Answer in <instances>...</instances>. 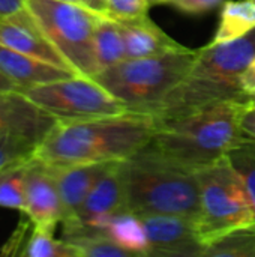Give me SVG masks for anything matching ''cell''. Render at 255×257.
Listing matches in <instances>:
<instances>
[{"mask_svg": "<svg viewBox=\"0 0 255 257\" xmlns=\"http://www.w3.org/2000/svg\"><path fill=\"white\" fill-rule=\"evenodd\" d=\"M158 119L147 111L57 120L35 148L33 157L53 167L92 163H120L147 146Z\"/></svg>", "mask_w": 255, "mask_h": 257, "instance_id": "cell-1", "label": "cell"}, {"mask_svg": "<svg viewBox=\"0 0 255 257\" xmlns=\"http://www.w3.org/2000/svg\"><path fill=\"white\" fill-rule=\"evenodd\" d=\"M254 56L255 30L231 42L198 48L186 75L152 110V114L156 119H168L216 102L246 101L240 77Z\"/></svg>", "mask_w": 255, "mask_h": 257, "instance_id": "cell-2", "label": "cell"}, {"mask_svg": "<svg viewBox=\"0 0 255 257\" xmlns=\"http://www.w3.org/2000/svg\"><path fill=\"white\" fill-rule=\"evenodd\" d=\"M117 173L128 212L182 215L195 221L200 211L197 172L168 160L149 143L117 163Z\"/></svg>", "mask_w": 255, "mask_h": 257, "instance_id": "cell-3", "label": "cell"}, {"mask_svg": "<svg viewBox=\"0 0 255 257\" xmlns=\"http://www.w3.org/2000/svg\"><path fill=\"white\" fill-rule=\"evenodd\" d=\"M243 101L216 102L176 117L158 119L150 145L168 160L198 172L227 157L242 139L237 125Z\"/></svg>", "mask_w": 255, "mask_h": 257, "instance_id": "cell-4", "label": "cell"}, {"mask_svg": "<svg viewBox=\"0 0 255 257\" xmlns=\"http://www.w3.org/2000/svg\"><path fill=\"white\" fill-rule=\"evenodd\" d=\"M198 48L180 50L141 59H125L102 69L93 78L128 110H152L171 92L189 71Z\"/></svg>", "mask_w": 255, "mask_h": 257, "instance_id": "cell-5", "label": "cell"}, {"mask_svg": "<svg viewBox=\"0 0 255 257\" xmlns=\"http://www.w3.org/2000/svg\"><path fill=\"white\" fill-rule=\"evenodd\" d=\"M197 178L200 211L194 224L204 245L230 230L254 227V208L246 187L227 157L198 170Z\"/></svg>", "mask_w": 255, "mask_h": 257, "instance_id": "cell-6", "label": "cell"}, {"mask_svg": "<svg viewBox=\"0 0 255 257\" xmlns=\"http://www.w3.org/2000/svg\"><path fill=\"white\" fill-rule=\"evenodd\" d=\"M26 6L75 74L93 78L99 72L95 51L99 12L63 0H26Z\"/></svg>", "mask_w": 255, "mask_h": 257, "instance_id": "cell-7", "label": "cell"}, {"mask_svg": "<svg viewBox=\"0 0 255 257\" xmlns=\"http://www.w3.org/2000/svg\"><path fill=\"white\" fill-rule=\"evenodd\" d=\"M57 120H83L123 113L128 107L92 77L71 75L23 90Z\"/></svg>", "mask_w": 255, "mask_h": 257, "instance_id": "cell-8", "label": "cell"}, {"mask_svg": "<svg viewBox=\"0 0 255 257\" xmlns=\"http://www.w3.org/2000/svg\"><path fill=\"white\" fill-rule=\"evenodd\" d=\"M149 254L156 257H203L206 245L200 241L192 218L170 214L140 215Z\"/></svg>", "mask_w": 255, "mask_h": 257, "instance_id": "cell-9", "label": "cell"}, {"mask_svg": "<svg viewBox=\"0 0 255 257\" xmlns=\"http://www.w3.org/2000/svg\"><path fill=\"white\" fill-rule=\"evenodd\" d=\"M24 214L33 226L51 232L66 215L53 169L36 157H32L29 163Z\"/></svg>", "mask_w": 255, "mask_h": 257, "instance_id": "cell-10", "label": "cell"}, {"mask_svg": "<svg viewBox=\"0 0 255 257\" xmlns=\"http://www.w3.org/2000/svg\"><path fill=\"white\" fill-rule=\"evenodd\" d=\"M56 122L23 90H0V136L24 139L38 146Z\"/></svg>", "mask_w": 255, "mask_h": 257, "instance_id": "cell-11", "label": "cell"}, {"mask_svg": "<svg viewBox=\"0 0 255 257\" xmlns=\"http://www.w3.org/2000/svg\"><path fill=\"white\" fill-rule=\"evenodd\" d=\"M0 44L15 51L72 71L68 62L51 44L27 6L11 15L0 17Z\"/></svg>", "mask_w": 255, "mask_h": 257, "instance_id": "cell-12", "label": "cell"}, {"mask_svg": "<svg viewBox=\"0 0 255 257\" xmlns=\"http://www.w3.org/2000/svg\"><path fill=\"white\" fill-rule=\"evenodd\" d=\"M126 211L123 187L117 173V163L99 179V182L89 193L77 217L63 223V229L90 227L104 230L105 224L113 215Z\"/></svg>", "mask_w": 255, "mask_h": 257, "instance_id": "cell-13", "label": "cell"}, {"mask_svg": "<svg viewBox=\"0 0 255 257\" xmlns=\"http://www.w3.org/2000/svg\"><path fill=\"white\" fill-rule=\"evenodd\" d=\"M114 164L116 163H92V164H77V166H66V167L50 166L56 176V182L65 206L66 215L62 224L77 217L89 193Z\"/></svg>", "mask_w": 255, "mask_h": 257, "instance_id": "cell-14", "label": "cell"}, {"mask_svg": "<svg viewBox=\"0 0 255 257\" xmlns=\"http://www.w3.org/2000/svg\"><path fill=\"white\" fill-rule=\"evenodd\" d=\"M123 33L126 59H141L167 54L183 48L170 35H167L149 15L134 20H117Z\"/></svg>", "mask_w": 255, "mask_h": 257, "instance_id": "cell-15", "label": "cell"}, {"mask_svg": "<svg viewBox=\"0 0 255 257\" xmlns=\"http://www.w3.org/2000/svg\"><path fill=\"white\" fill-rule=\"evenodd\" d=\"M0 71L17 84L20 90L27 87L78 75L69 69L39 60L0 44Z\"/></svg>", "mask_w": 255, "mask_h": 257, "instance_id": "cell-16", "label": "cell"}, {"mask_svg": "<svg viewBox=\"0 0 255 257\" xmlns=\"http://www.w3.org/2000/svg\"><path fill=\"white\" fill-rule=\"evenodd\" d=\"M255 30V2L225 0L222 3L219 23L210 44L231 42Z\"/></svg>", "mask_w": 255, "mask_h": 257, "instance_id": "cell-17", "label": "cell"}, {"mask_svg": "<svg viewBox=\"0 0 255 257\" xmlns=\"http://www.w3.org/2000/svg\"><path fill=\"white\" fill-rule=\"evenodd\" d=\"M104 232L132 256L149 254V241L140 215L128 211L113 215L105 224Z\"/></svg>", "mask_w": 255, "mask_h": 257, "instance_id": "cell-18", "label": "cell"}, {"mask_svg": "<svg viewBox=\"0 0 255 257\" xmlns=\"http://www.w3.org/2000/svg\"><path fill=\"white\" fill-rule=\"evenodd\" d=\"M62 238L68 241L80 257H129V251L117 245L104 230L90 227L63 229Z\"/></svg>", "mask_w": 255, "mask_h": 257, "instance_id": "cell-19", "label": "cell"}, {"mask_svg": "<svg viewBox=\"0 0 255 257\" xmlns=\"http://www.w3.org/2000/svg\"><path fill=\"white\" fill-rule=\"evenodd\" d=\"M95 51L99 72L126 59V47L120 24L116 18L101 14L95 30Z\"/></svg>", "mask_w": 255, "mask_h": 257, "instance_id": "cell-20", "label": "cell"}, {"mask_svg": "<svg viewBox=\"0 0 255 257\" xmlns=\"http://www.w3.org/2000/svg\"><path fill=\"white\" fill-rule=\"evenodd\" d=\"M32 157L20 158L0 167V208L26 212V182Z\"/></svg>", "mask_w": 255, "mask_h": 257, "instance_id": "cell-21", "label": "cell"}, {"mask_svg": "<svg viewBox=\"0 0 255 257\" xmlns=\"http://www.w3.org/2000/svg\"><path fill=\"white\" fill-rule=\"evenodd\" d=\"M203 257H255V227L234 229L215 238Z\"/></svg>", "mask_w": 255, "mask_h": 257, "instance_id": "cell-22", "label": "cell"}, {"mask_svg": "<svg viewBox=\"0 0 255 257\" xmlns=\"http://www.w3.org/2000/svg\"><path fill=\"white\" fill-rule=\"evenodd\" d=\"M54 232L33 226L26 239L21 256L26 257H80L78 251L63 238L56 239Z\"/></svg>", "mask_w": 255, "mask_h": 257, "instance_id": "cell-23", "label": "cell"}, {"mask_svg": "<svg viewBox=\"0 0 255 257\" xmlns=\"http://www.w3.org/2000/svg\"><path fill=\"white\" fill-rule=\"evenodd\" d=\"M227 158L242 178L255 214V140L242 137L230 149Z\"/></svg>", "mask_w": 255, "mask_h": 257, "instance_id": "cell-24", "label": "cell"}, {"mask_svg": "<svg viewBox=\"0 0 255 257\" xmlns=\"http://www.w3.org/2000/svg\"><path fill=\"white\" fill-rule=\"evenodd\" d=\"M149 0H105V14L116 20H134L147 15Z\"/></svg>", "mask_w": 255, "mask_h": 257, "instance_id": "cell-25", "label": "cell"}, {"mask_svg": "<svg viewBox=\"0 0 255 257\" xmlns=\"http://www.w3.org/2000/svg\"><path fill=\"white\" fill-rule=\"evenodd\" d=\"M35 148L36 145L29 140L0 136V167L11 161L33 155Z\"/></svg>", "mask_w": 255, "mask_h": 257, "instance_id": "cell-26", "label": "cell"}, {"mask_svg": "<svg viewBox=\"0 0 255 257\" xmlns=\"http://www.w3.org/2000/svg\"><path fill=\"white\" fill-rule=\"evenodd\" d=\"M237 125L242 137L255 140V98L251 96L240 102L237 111Z\"/></svg>", "mask_w": 255, "mask_h": 257, "instance_id": "cell-27", "label": "cell"}, {"mask_svg": "<svg viewBox=\"0 0 255 257\" xmlns=\"http://www.w3.org/2000/svg\"><path fill=\"white\" fill-rule=\"evenodd\" d=\"M224 2L225 0H171L168 5L185 14H204L218 8Z\"/></svg>", "mask_w": 255, "mask_h": 257, "instance_id": "cell-28", "label": "cell"}, {"mask_svg": "<svg viewBox=\"0 0 255 257\" xmlns=\"http://www.w3.org/2000/svg\"><path fill=\"white\" fill-rule=\"evenodd\" d=\"M240 86H242L243 93L248 98L255 96V56L251 59V62L248 63V66L245 68V71L242 72Z\"/></svg>", "mask_w": 255, "mask_h": 257, "instance_id": "cell-29", "label": "cell"}, {"mask_svg": "<svg viewBox=\"0 0 255 257\" xmlns=\"http://www.w3.org/2000/svg\"><path fill=\"white\" fill-rule=\"evenodd\" d=\"M26 6V0H0V17L11 15Z\"/></svg>", "mask_w": 255, "mask_h": 257, "instance_id": "cell-30", "label": "cell"}, {"mask_svg": "<svg viewBox=\"0 0 255 257\" xmlns=\"http://www.w3.org/2000/svg\"><path fill=\"white\" fill-rule=\"evenodd\" d=\"M81 5H84L86 8L95 12L105 14V0H81Z\"/></svg>", "mask_w": 255, "mask_h": 257, "instance_id": "cell-31", "label": "cell"}, {"mask_svg": "<svg viewBox=\"0 0 255 257\" xmlns=\"http://www.w3.org/2000/svg\"><path fill=\"white\" fill-rule=\"evenodd\" d=\"M12 89H18L17 84L14 81H11L2 71H0V90H12Z\"/></svg>", "mask_w": 255, "mask_h": 257, "instance_id": "cell-32", "label": "cell"}, {"mask_svg": "<svg viewBox=\"0 0 255 257\" xmlns=\"http://www.w3.org/2000/svg\"><path fill=\"white\" fill-rule=\"evenodd\" d=\"M171 0H149V3H150V6H153V5H168Z\"/></svg>", "mask_w": 255, "mask_h": 257, "instance_id": "cell-33", "label": "cell"}, {"mask_svg": "<svg viewBox=\"0 0 255 257\" xmlns=\"http://www.w3.org/2000/svg\"><path fill=\"white\" fill-rule=\"evenodd\" d=\"M63 2H71V3H81V0H63Z\"/></svg>", "mask_w": 255, "mask_h": 257, "instance_id": "cell-34", "label": "cell"}, {"mask_svg": "<svg viewBox=\"0 0 255 257\" xmlns=\"http://www.w3.org/2000/svg\"><path fill=\"white\" fill-rule=\"evenodd\" d=\"M252 2H255V0H252Z\"/></svg>", "mask_w": 255, "mask_h": 257, "instance_id": "cell-35", "label": "cell"}, {"mask_svg": "<svg viewBox=\"0 0 255 257\" xmlns=\"http://www.w3.org/2000/svg\"><path fill=\"white\" fill-rule=\"evenodd\" d=\"M254 98H255V96H254Z\"/></svg>", "mask_w": 255, "mask_h": 257, "instance_id": "cell-36", "label": "cell"}]
</instances>
